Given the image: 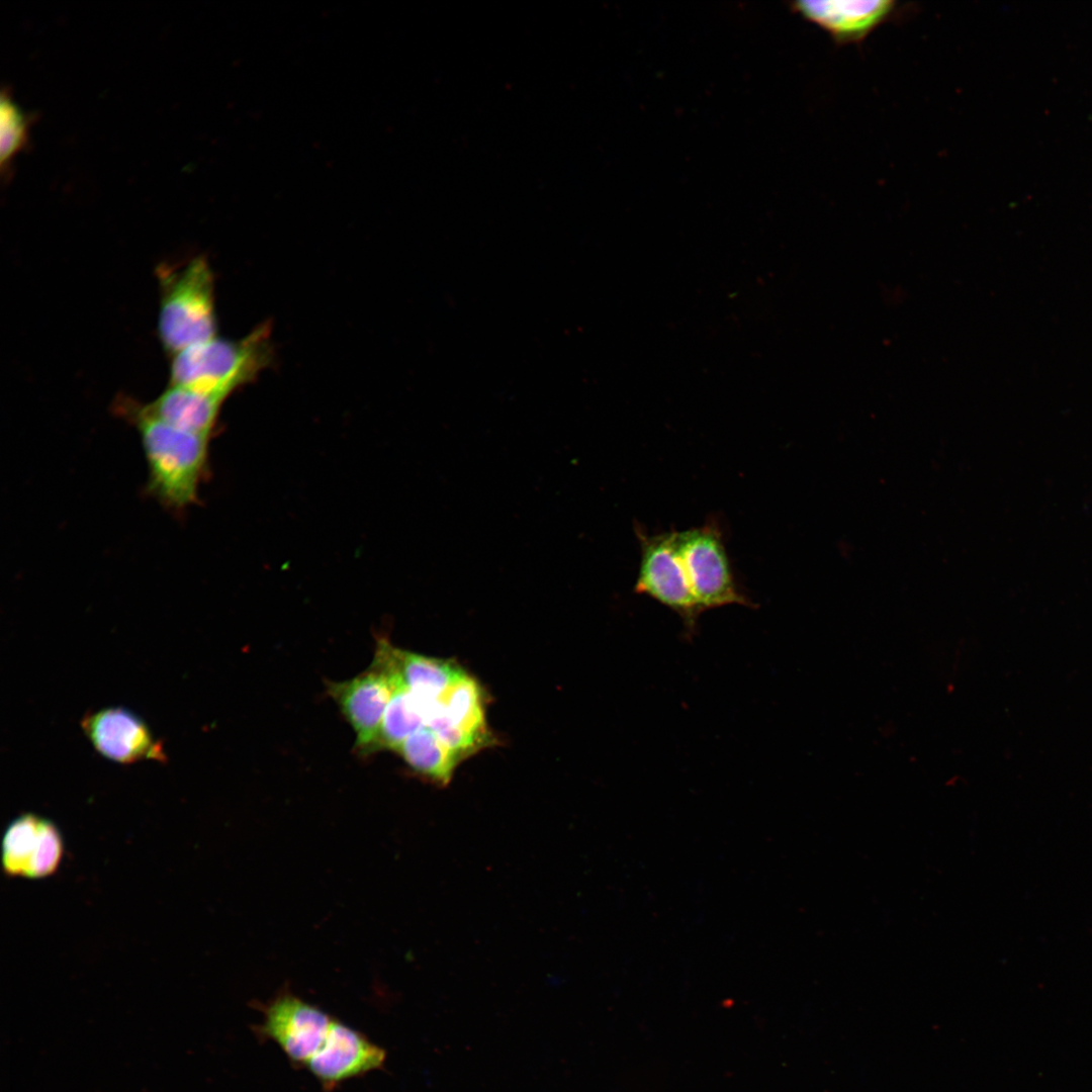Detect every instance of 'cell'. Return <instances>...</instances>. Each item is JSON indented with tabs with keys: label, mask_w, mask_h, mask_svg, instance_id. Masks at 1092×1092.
<instances>
[{
	"label": "cell",
	"mask_w": 1092,
	"mask_h": 1092,
	"mask_svg": "<svg viewBox=\"0 0 1092 1092\" xmlns=\"http://www.w3.org/2000/svg\"><path fill=\"white\" fill-rule=\"evenodd\" d=\"M114 408L139 433L148 467L147 492L173 511L194 505L207 468L210 436L176 428L129 396L117 397Z\"/></svg>",
	"instance_id": "1"
},
{
	"label": "cell",
	"mask_w": 1092,
	"mask_h": 1092,
	"mask_svg": "<svg viewBox=\"0 0 1092 1092\" xmlns=\"http://www.w3.org/2000/svg\"><path fill=\"white\" fill-rule=\"evenodd\" d=\"M160 303L157 331L170 355L216 337L214 277L208 261L196 256L157 268Z\"/></svg>",
	"instance_id": "2"
},
{
	"label": "cell",
	"mask_w": 1092,
	"mask_h": 1092,
	"mask_svg": "<svg viewBox=\"0 0 1092 1092\" xmlns=\"http://www.w3.org/2000/svg\"><path fill=\"white\" fill-rule=\"evenodd\" d=\"M269 336L264 325L241 340L214 337L186 348L171 356L169 384L228 397L268 365L272 356Z\"/></svg>",
	"instance_id": "3"
},
{
	"label": "cell",
	"mask_w": 1092,
	"mask_h": 1092,
	"mask_svg": "<svg viewBox=\"0 0 1092 1092\" xmlns=\"http://www.w3.org/2000/svg\"><path fill=\"white\" fill-rule=\"evenodd\" d=\"M675 542L698 606L705 612L728 605L754 608L737 587L718 526L675 531Z\"/></svg>",
	"instance_id": "4"
},
{
	"label": "cell",
	"mask_w": 1092,
	"mask_h": 1092,
	"mask_svg": "<svg viewBox=\"0 0 1092 1092\" xmlns=\"http://www.w3.org/2000/svg\"><path fill=\"white\" fill-rule=\"evenodd\" d=\"M640 563L634 590L674 612L682 621L687 638L697 630L703 613L690 587L675 542V531L649 535L636 527Z\"/></svg>",
	"instance_id": "5"
},
{
	"label": "cell",
	"mask_w": 1092,
	"mask_h": 1092,
	"mask_svg": "<svg viewBox=\"0 0 1092 1092\" xmlns=\"http://www.w3.org/2000/svg\"><path fill=\"white\" fill-rule=\"evenodd\" d=\"M257 1033L275 1042L292 1064L304 1067L328 1033L326 1012L292 994H282L263 1008Z\"/></svg>",
	"instance_id": "6"
},
{
	"label": "cell",
	"mask_w": 1092,
	"mask_h": 1092,
	"mask_svg": "<svg viewBox=\"0 0 1092 1092\" xmlns=\"http://www.w3.org/2000/svg\"><path fill=\"white\" fill-rule=\"evenodd\" d=\"M81 727L96 751L112 761L131 764L167 759L161 740L147 723L123 707L89 712L82 718Z\"/></svg>",
	"instance_id": "7"
},
{
	"label": "cell",
	"mask_w": 1092,
	"mask_h": 1092,
	"mask_svg": "<svg viewBox=\"0 0 1092 1092\" xmlns=\"http://www.w3.org/2000/svg\"><path fill=\"white\" fill-rule=\"evenodd\" d=\"M386 1052L366 1035L332 1019L325 1040L304 1067L323 1085L332 1090L339 1084L381 1069Z\"/></svg>",
	"instance_id": "8"
},
{
	"label": "cell",
	"mask_w": 1092,
	"mask_h": 1092,
	"mask_svg": "<svg viewBox=\"0 0 1092 1092\" xmlns=\"http://www.w3.org/2000/svg\"><path fill=\"white\" fill-rule=\"evenodd\" d=\"M397 677L370 666L358 676L330 682L328 690L356 735V747L370 753Z\"/></svg>",
	"instance_id": "9"
},
{
	"label": "cell",
	"mask_w": 1092,
	"mask_h": 1092,
	"mask_svg": "<svg viewBox=\"0 0 1092 1092\" xmlns=\"http://www.w3.org/2000/svg\"><path fill=\"white\" fill-rule=\"evenodd\" d=\"M63 844L57 827L34 814L16 818L3 840V866L9 875L41 878L58 867Z\"/></svg>",
	"instance_id": "10"
},
{
	"label": "cell",
	"mask_w": 1092,
	"mask_h": 1092,
	"mask_svg": "<svg viewBox=\"0 0 1092 1092\" xmlns=\"http://www.w3.org/2000/svg\"><path fill=\"white\" fill-rule=\"evenodd\" d=\"M794 8L827 31L838 44L857 43L897 15L898 3L871 1H799Z\"/></svg>",
	"instance_id": "11"
},
{
	"label": "cell",
	"mask_w": 1092,
	"mask_h": 1092,
	"mask_svg": "<svg viewBox=\"0 0 1092 1092\" xmlns=\"http://www.w3.org/2000/svg\"><path fill=\"white\" fill-rule=\"evenodd\" d=\"M371 667L396 676L423 705L438 700L464 673L452 662L399 649L383 638Z\"/></svg>",
	"instance_id": "12"
},
{
	"label": "cell",
	"mask_w": 1092,
	"mask_h": 1092,
	"mask_svg": "<svg viewBox=\"0 0 1092 1092\" xmlns=\"http://www.w3.org/2000/svg\"><path fill=\"white\" fill-rule=\"evenodd\" d=\"M226 397L180 385H171L146 408L164 422L195 434L211 436Z\"/></svg>",
	"instance_id": "13"
},
{
	"label": "cell",
	"mask_w": 1092,
	"mask_h": 1092,
	"mask_svg": "<svg viewBox=\"0 0 1092 1092\" xmlns=\"http://www.w3.org/2000/svg\"><path fill=\"white\" fill-rule=\"evenodd\" d=\"M396 752L416 772L442 786L451 781L461 759L428 726L407 737Z\"/></svg>",
	"instance_id": "14"
},
{
	"label": "cell",
	"mask_w": 1092,
	"mask_h": 1092,
	"mask_svg": "<svg viewBox=\"0 0 1092 1092\" xmlns=\"http://www.w3.org/2000/svg\"><path fill=\"white\" fill-rule=\"evenodd\" d=\"M425 726L421 702L397 678L370 753L382 749L397 751L407 737Z\"/></svg>",
	"instance_id": "15"
},
{
	"label": "cell",
	"mask_w": 1092,
	"mask_h": 1092,
	"mask_svg": "<svg viewBox=\"0 0 1092 1092\" xmlns=\"http://www.w3.org/2000/svg\"><path fill=\"white\" fill-rule=\"evenodd\" d=\"M438 700L456 726L483 745L487 743L482 694L475 679L464 672Z\"/></svg>",
	"instance_id": "16"
},
{
	"label": "cell",
	"mask_w": 1092,
	"mask_h": 1092,
	"mask_svg": "<svg viewBox=\"0 0 1092 1092\" xmlns=\"http://www.w3.org/2000/svg\"><path fill=\"white\" fill-rule=\"evenodd\" d=\"M0 122V162L4 172L16 154L25 146L29 124L28 117L5 91L1 95Z\"/></svg>",
	"instance_id": "17"
}]
</instances>
